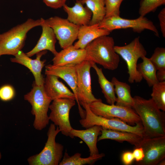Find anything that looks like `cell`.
<instances>
[{"label":"cell","mask_w":165,"mask_h":165,"mask_svg":"<svg viewBox=\"0 0 165 165\" xmlns=\"http://www.w3.org/2000/svg\"><path fill=\"white\" fill-rule=\"evenodd\" d=\"M111 82L114 85L115 93L117 96L116 105L132 108L134 100L129 85L119 81L115 77L112 78Z\"/></svg>","instance_id":"603a6c76"},{"label":"cell","mask_w":165,"mask_h":165,"mask_svg":"<svg viewBox=\"0 0 165 165\" xmlns=\"http://www.w3.org/2000/svg\"><path fill=\"white\" fill-rule=\"evenodd\" d=\"M75 65L69 64L55 66L49 64L45 66V74L56 75L64 80L71 88L77 101V79Z\"/></svg>","instance_id":"9a60e30c"},{"label":"cell","mask_w":165,"mask_h":165,"mask_svg":"<svg viewBox=\"0 0 165 165\" xmlns=\"http://www.w3.org/2000/svg\"><path fill=\"white\" fill-rule=\"evenodd\" d=\"M165 159L162 160L158 164L160 165H164L165 164Z\"/></svg>","instance_id":"74e56055"},{"label":"cell","mask_w":165,"mask_h":165,"mask_svg":"<svg viewBox=\"0 0 165 165\" xmlns=\"http://www.w3.org/2000/svg\"><path fill=\"white\" fill-rule=\"evenodd\" d=\"M114 49L126 63L129 82L131 83L140 82L143 78L137 70V62L139 59L146 56L147 52L140 42L139 37L135 38L127 45L115 46Z\"/></svg>","instance_id":"52a82bcc"},{"label":"cell","mask_w":165,"mask_h":165,"mask_svg":"<svg viewBox=\"0 0 165 165\" xmlns=\"http://www.w3.org/2000/svg\"><path fill=\"white\" fill-rule=\"evenodd\" d=\"M156 76L158 82L165 81V70H157Z\"/></svg>","instance_id":"8d00e7d4"},{"label":"cell","mask_w":165,"mask_h":165,"mask_svg":"<svg viewBox=\"0 0 165 165\" xmlns=\"http://www.w3.org/2000/svg\"><path fill=\"white\" fill-rule=\"evenodd\" d=\"M151 99L160 110L165 111V81L158 82L152 86Z\"/></svg>","instance_id":"83f0119b"},{"label":"cell","mask_w":165,"mask_h":165,"mask_svg":"<svg viewBox=\"0 0 165 165\" xmlns=\"http://www.w3.org/2000/svg\"><path fill=\"white\" fill-rule=\"evenodd\" d=\"M25 100L31 105V113L35 116L34 128L41 130L49 124V119L47 112L52 101L44 90L43 85L39 86L34 83L31 91L24 96Z\"/></svg>","instance_id":"5b68a950"},{"label":"cell","mask_w":165,"mask_h":165,"mask_svg":"<svg viewBox=\"0 0 165 165\" xmlns=\"http://www.w3.org/2000/svg\"><path fill=\"white\" fill-rule=\"evenodd\" d=\"M79 103L85 109V117L79 120L80 124L83 127L86 129L97 125L101 126L102 128L131 132L142 138L144 137V129L142 123L132 126L117 118L109 119L97 116L92 112L88 104L83 102H80Z\"/></svg>","instance_id":"277c9868"},{"label":"cell","mask_w":165,"mask_h":165,"mask_svg":"<svg viewBox=\"0 0 165 165\" xmlns=\"http://www.w3.org/2000/svg\"><path fill=\"white\" fill-rule=\"evenodd\" d=\"M105 156L104 153L99 154L96 155L90 156L87 158L81 157V154L76 153L73 155L70 156L65 152L63 159L60 163V165H92L96 161L101 159Z\"/></svg>","instance_id":"4316f807"},{"label":"cell","mask_w":165,"mask_h":165,"mask_svg":"<svg viewBox=\"0 0 165 165\" xmlns=\"http://www.w3.org/2000/svg\"><path fill=\"white\" fill-rule=\"evenodd\" d=\"M1 158H2V155L0 152V160L1 159Z\"/></svg>","instance_id":"f35d334b"},{"label":"cell","mask_w":165,"mask_h":165,"mask_svg":"<svg viewBox=\"0 0 165 165\" xmlns=\"http://www.w3.org/2000/svg\"><path fill=\"white\" fill-rule=\"evenodd\" d=\"M44 20L53 30L62 49L72 45L77 39L80 26L70 22L67 19L55 16L44 19Z\"/></svg>","instance_id":"7c38bea8"},{"label":"cell","mask_w":165,"mask_h":165,"mask_svg":"<svg viewBox=\"0 0 165 165\" xmlns=\"http://www.w3.org/2000/svg\"><path fill=\"white\" fill-rule=\"evenodd\" d=\"M115 46L112 37L108 35L100 37L85 48L86 59L101 65L105 69L114 70L118 68L120 62L119 56L115 50Z\"/></svg>","instance_id":"7a4b0ae2"},{"label":"cell","mask_w":165,"mask_h":165,"mask_svg":"<svg viewBox=\"0 0 165 165\" xmlns=\"http://www.w3.org/2000/svg\"><path fill=\"white\" fill-rule=\"evenodd\" d=\"M124 0H105L106 15L105 18L120 16V8Z\"/></svg>","instance_id":"4dcf8cb0"},{"label":"cell","mask_w":165,"mask_h":165,"mask_svg":"<svg viewBox=\"0 0 165 165\" xmlns=\"http://www.w3.org/2000/svg\"><path fill=\"white\" fill-rule=\"evenodd\" d=\"M134 159L138 163L142 160L144 157V152L141 147H136L132 152Z\"/></svg>","instance_id":"d590c367"},{"label":"cell","mask_w":165,"mask_h":165,"mask_svg":"<svg viewBox=\"0 0 165 165\" xmlns=\"http://www.w3.org/2000/svg\"><path fill=\"white\" fill-rule=\"evenodd\" d=\"M98 141L109 139L119 142L127 141L136 147H139L143 138L133 133L102 128Z\"/></svg>","instance_id":"7402d4cb"},{"label":"cell","mask_w":165,"mask_h":165,"mask_svg":"<svg viewBox=\"0 0 165 165\" xmlns=\"http://www.w3.org/2000/svg\"><path fill=\"white\" fill-rule=\"evenodd\" d=\"M132 108L139 117L143 126V138H153L165 136L164 112H162L151 98L139 96L133 97Z\"/></svg>","instance_id":"6da1fadb"},{"label":"cell","mask_w":165,"mask_h":165,"mask_svg":"<svg viewBox=\"0 0 165 165\" xmlns=\"http://www.w3.org/2000/svg\"><path fill=\"white\" fill-rule=\"evenodd\" d=\"M48 6L54 9H57L63 7L67 0H42Z\"/></svg>","instance_id":"d6a6232c"},{"label":"cell","mask_w":165,"mask_h":165,"mask_svg":"<svg viewBox=\"0 0 165 165\" xmlns=\"http://www.w3.org/2000/svg\"><path fill=\"white\" fill-rule=\"evenodd\" d=\"M141 58L142 61L137 64V70L148 86H152L158 82L156 76L157 70L149 58L145 56Z\"/></svg>","instance_id":"d4e9b609"},{"label":"cell","mask_w":165,"mask_h":165,"mask_svg":"<svg viewBox=\"0 0 165 165\" xmlns=\"http://www.w3.org/2000/svg\"><path fill=\"white\" fill-rule=\"evenodd\" d=\"M111 32L101 27L99 24L92 25L80 26L77 39L73 45L77 49H85L86 46L97 38L104 35H109Z\"/></svg>","instance_id":"ac0fdd59"},{"label":"cell","mask_w":165,"mask_h":165,"mask_svg":"<svg viewBox=\"0 0 165 165\" xmlns=\"http://www.w3.org/2000/svg\"><path fill=\"white\" fill-rule=\"evenodd\" d=\"M165 0H141L140 2L139 13L145 16L148 13L155 11L159 6L165 5Z\"/></svg>","instance_id":"f1b7e54d"},{"label":"cell","mask_w":165,"mask_h":165,"mask_svg":"<svg viewBox=\"0 0 165 165\" xmlns=\"http://www.w3.org/2000/svg\"><path fill=\"white\" fill-rule=\"evenodd\" d=\"M144 157L141 165H156L165 158V136L153 138H143L140 146Z\"/></svg>","instance_id":"4fadbf2b"},{"label":"cell","mask_w":165,"mask_h":165,"mask_svg":"<svg viewBox=\"0 0 165 165\" xmlns=\"http://www.w3.org/2000/svg\"><path fill=\"white\" fill-rule=\"evenodd\" d=\"M157 70H165V48L157 47L149 58Z\"/></svg>","instance_id":"f546056e"},{"label":"cell","mask_w":165,"mask_h":165,"mask_svg":"<svg viewBox=\"0 0 165 165\" xmlns=\"http://www.w3.org/2000/svg\"><path fill=\"white\" fill-rule=\"evenodd\" d=\"M47 50H44L37 53L36 58L33 59L21 50L10 59L12 62L23 65L28 68L34 76L35 83L40 86L44 85L45 79L42 74V71L45 65V60H41L42 57L46 53Z\"/></svg>","instance_id":"5bb4252c"},{"label":"cell","mask_w":165,"mask_h":165,"mask_svg":"<svg viewBox=\"0 0 165 165\" xmlns=\"http://www.w3.org/2000/svg\"><path fill=\"white\" fill-rule=\"evenodd\" d=\"M44 19L42 18V31L38 41L35 46L26 53L30 57L44 50H49L54 56L58 52L55 46L57 39L55 34L52 29L44 22Z\"/></svg>","instance_id":"e0dca14e"},{"label":"cell","mask_w":165,"mask_h":165,"mask_svg":"<svg viewBox=\"0 0 165 165\" xmlns=\"http://www.w3.org/2000/svg\"><path fill=\"white\" fill-rule=\"evenodd\" d=\"M15 91L13 87L9 85H5L0 87V99L4 101L11 100L14 97Z\"/></svg>","instance_id":"1f68e13d"},{"label":"cell","mask_w":165,"mask_h":165,"mask_svg":"<svg viewBox=\"0 0 165 165\" xmlns=\"http://www.w3.org/2000/svg\"><path fill=\"white\" fill-rule=\"evenodd\" d=\"M158 18L159 20L160 30L163 37H165V8H163L159 13Z\"/></svg>","instance_id":"836d02e7"},{"label":"cell","mask_w":165,"mask_h":165,"mask_svg":"<svg viewBox=\"0 0 165 165\" xmlns=\"http://www.w3.org/2000/svg\"><path fill=\"white\" fill-rule=\"evenodd\" d=\"M44 88L47 96L52 101L61 98L75 100V95L61 82L59 78L52 75H46Z\"/></svg>","instance_id":"2e32d148"},{"label":"cell","mask_w":165,"mask_h":165,"mask_svg":"<svg viewBox=\"0 0 165 165\" xmlns=\"http://www.w3.org/2000/svg\"><path fill=\"white\" fill-rule=\"evenodd\" d=\"M94 63L90 60L86 59L75 65L77 79L76 101L82 118L85 117V112L82 109L79 102L89 104L100 99L95 98L92 91L90 69Z\"/></svg>","instance_id":"ba28073f"},{"label":"cell","mask_w":165,"mask_h":165,"mask_svg":"<svg viewBox=\"0 0 165 165\" xmlns=\"http://www.w3.org/2000/svg\"><path fill=\"white\" fill-rule=\"evenodd\" d=\"M75 100L69 98H61L53 101L49 108L51 112L49 116L50 120L58 127L64 135L73 138L71 132L73 128L69 119V112L75 105Z\"/></svg>","instance_id":"30bf717a"},{"label":"cell","mask_w":165,"mask_h":165,"mask_svg":"<svg viewBox=\"0 0 165 165\" xmlns=\"http://www.w3.org/2000/svg\"><path fill=\"white\" fill-rule=\"evenodd\" d=\"M42 18L36 20L29 18L9 31L0 34V56H14L23 47L27 33L31 29L41 26Z\"/></svg>","instance_id":"3957f363"},{"label":"cell","mask_w":165,"mask_h":165,"mask_svg":"<svg viewBox=\"0 0 165 165\" xmlns=\"http://www.w3.org/2000/svg\"><path fill=\"white\" fill-rule=\"evenodd\" d=\"M81 0H77L75 5L70 7L65 4L63 7L67 13V19L74 24L82 26L88 25L91 19L92 13L86 6H84Z\"/></svg>","instance_id":"ffe728a7"},{"label":"cell","mask_w":165,"mask_h":165,"mask_svg":"<svg viewBox=\"0 0 165 165\" xmlns=\"http://www.w3.org/2000/svg\"><path fill=\"white\" fill-rule=\"evenodd\" d=\"M86 59L85 49H76L72 45L57 52L52 60L53 65L63 66L71 64H76Z\"/></svg>","instance_id":"d6986e66"},{"label":"cell","mask_w":165,"mask_h":165,"mask_svg":"<svg viewBox=\"0 0 165 165\" xmlns=\"http://www.w3.org/2000/svg\"><path fill=\"white\" fill-rule=\"evenodd\" d=\"M91 11L92 16L90 25L99 24L105 17V0H81Z\"/></svg>","instance_id":"484cf974"},{"label":"cell","mask_w":165,"mask_h":165,"mask_svg":"<svg viewBox=\"0 0 165 165\" xmlns=\"http://www.w3.org/2000/svg\"><path fill=\"white\" fill-rule=\"evenodd\" d=\"M102 127L94 125L85 130H78L73 129L71 133L75 137L82 140L88 146L90 156L96 155L99 154L97 147L98 137L101 134Z\"/></svg>","instance_id":"44dd1931"},{"label":"cell","mask_w":165,"mask_h":165,"mask_svg":"<svg viewBox=\"0 0 165 165\" xmlns=\"http://www.w3.org/2000/svg\"><path fill=\"white\" fill-rule=\"evenodd\" d=\"M99 24L101 27L111 32L116 29L131 28L134 32L141 33L147 29L159 36L158 30L153 22L145 16H140L133 19H126L120 16H111L105 18Z\"/></svg>","instance_id":"8fae6325"},{"label":"cell","mask_w":165,"mask_h":165,"mask_svg":"<svg viewBox=\"0 0 165 165\" xmlns=\"http://www.w3.org/2000/svg\"><path fill=\"white\" fill-rule=\"evenodd\" d=\"M58 127L51 123L47 133L48 138L44 148L39 153L29 157L27 159L30 165H57L63 156L64 147L57 142V135L60 132Z\"/></svg>","instance_id":"8992f818"},{"label":"cell","mask_w":165,"mask_h":165,"mask_svg":"<svg viewBox=\"0 0 165 165\" xmlns=\"http://www.w3.org/2000/svg\"><path fill=\"white\" fill-rule=\"evenodd\" d=\"M121 158L123 162L126 165H130L134 159L133 153L130 151H126L123 152Z\"/></svg>","instance_id":"e575fe53"},{"label":"cell","mask_w":165,"mask_h":165,"mask_svg":"<svg viewBox=\"0 0 165 165\" xmlns=\"http://www.w3.org/2000/svg\"><path fill=\"white\" fill-rule=\"evenodd\" d=\"M88 105L92 112L97 116L109 119L117 118L131 125L141 123L139 117L132 108L107 105L100 99Z\"/></svg>","instance_id":"9c48e42d"},{"label":"cell","mask_w":165,"mask_h":165,"mask_svg":"<svg viewBox=\"0 0 165 165\" xmlns=\"http://www.w3.org/2000/svg\"><path fill=\"white\" fill-rule=\"evenodd\" d=\"M92 67L94 69L97 75L99 83L107 102L109 105L115 104L116 97L113 83L106 79L102 69L98 68L95 63H94Z\"/></svg>","instance_id":"cb8c5ba5"}]
</instances>
